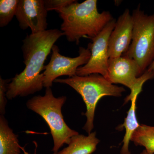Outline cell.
Listing matches in <instances>:
<instances>
[{
    "mask_svg": "<svg viewBox=\"0 0 154 154\" xmlns=\"http://www.w3.org/2000/svg\"><path fill=\"white\" fill-rule=\"evenodd\" d=\"M63 36L61 30L52 29L26 36L22 40V46L25 68L8 84V99L25 97L42 90L44 75L41 72L44 70L45 62L54 43Z\"/></svg>",
    "mask_w": 154,
    "mask_h": 154,
    "instance_id": "cell-1",
    "label": "cell"
},
{
    "mask_svg": "<svg viewBox=\"0 0 154 154\" xmlns=\"http://www.w3.org/2000/svg\"><path fill=\"white\" fill-rule=\"evenodd\" d=\"M97 4L96 0H86L82 3L76 1L56 11L62 20L60 30L68 41L78 45L82 37L94 38L113 20L108 11L99 13Z\"/></svg>",
    "mask_w": 154,
    "mask_h": 154,
    "instance_id": "cell-2",
    "label": "cell"
},
{
    "mask_svg": "<svg viewBox=\"0 0 154 154\" xmlns=\"http://www.w3.org/2000/svg\"><path fill=\"white\" fill-rule=\"evenodd\" d=\"M54 82L68 85L82 96L87 107V111L84 113L87 121L83 129L88 134L94 128L95 110L99 100L105 96L120 97L125 91L123 87L113 85L102 75L97 74L57 79Z\"/></svg>",
    "mask_w": 154,
    "mask_h": 154,
    "instance_id": "cell-3",
    "label": "cell"
},
{
    "mask_svg": "<svg viewBox=\"0 0 154 154\" xmlns=\"http://www.w3.org/2000/svg\"><path fill=\"white\" fill-rule=\"evenodd\" d=\"M66 100L65 96L55 97L51 88H48L44 96H33L26 103L28 109L40 116L49 127L53 140L54 153L57 152L65 144H68L72 137L79 134L70 128L64 119L62 107Z\"/></svg>",
    "mask_w": 154,
    "mask_h": 154,
    "instance_id": "cell-4",
    "label": "cell"
},
{
    "mask_svg": "<svg viewBox=\"0 0 154 154\" xmlns=\"http://www.w3.org/2000/svg\"><path fill=\"white\" fill-rule=\"evenodd\" d=\"M132 40L127 51L122 56L134 60L141 75L154 61V13L149 15L140 9L133 11Z\"/></svg>",
    "mask_w": 154,
    "mask_h": 154,
    "instance_id": "cell-5",
    "label": "cell"
},
{
    "mask_svg": "<svg viewBox=\"0 0 154 154\" xmlns=\"http://www.w3.org/2000/svg\"><path fill=\"white\" fill-rule=\"evenodd\" d=\"M106 79L113 84H121L129 88L131 93L125 99L128 102L133 96L140 94L143 84L149 80L154 79L152 75L146 71L141 75L136 62L126 57L109 58Z\"/></svg>",
    "mask_w": 154,
    "mask_h": 154,
    "instance_id": "cell-6",
    "label": "cell"
},
{
    "mask_svg": "<svg viewBox=\"0 0 154 154\" xmlns=\"http://www.w3.org/2000/svg\"><path fill=\"white\" fill-rule=\"evenodd\" d=\"M51 57L49 63L45 66L44 88H51L53 83L58 77L63 75L69 77L76 75L77 69L88 63L91 57V51L89 48L80 47L79 56L70 57L61 55L57 45L54 44L52 48Z\"/></svg>",
    "mask_w": 154,
    "mask_h": 154,
    "instance_id": "cell-7",
    "label": "cell"
},
{
    "mask_svg": "<svg viewBox=\"0 0 154 154\" xmlns=\"http://www.w3.org/2000/svg\"><path fill=\"white\" fill-rule=\"evenodd\" d=\"M113 19L109 22L97 36L91 38L92 42L88 45L91 57L88 63L77 69L76 75L80 76L94 74L102 75L106 79L107 75L108 60V41L110 34L115 26Z\"/></svg>",
    "mask_w": 154,
    "mask_h": 154,
    "instance_id": "cell-8",
    "label": "cell"
},
{
    "mask_svg": "<svg viewBox=\"0 0 154 154\" xmlns=\"http://www.w3.org/2000/svg\"><path fill=\"white\" fill-rule=\"evenodd\" d=\"M47 14L44 0H19L16 17L21 29L36 34L47 30Z\"/></svg>",
    "mask_w": 154,
    "mask_h": 154,
    "instance_id": "cell-9",
    "label": "cell"
},
{
    "mask_svg": "<svg viewBox=\"0 0 154 154\" xmlns=\"http://www.w3.org/2000/svg\"><path fill=\"white\" fill-rule=\"evenodd\" d=\"M134 22L132 15L127 9L119 17L108 41L109 58L120 57L127 51L132 40Z\"/></svg>",
    "mask_w": 154,
    "mask_h": 154,
    "instance_id": "cell-10",
    "label": "cell"
},
{
    "mask_svg": "<svg viewBox=\"0 0 154 154\" xmlns=\"http://www.w3.org/2000/svg\"><path fill=\"white\" fill-rule=\"evenodd\" d=\"M96 132H91L85 136L78 134L72 137L67 146L58 154H91L96 150L100 142L96 137Z\"/></svg>",
    "mask_w": 154,
    "mask_h": 154,
    "instance_id": "cell-11",
    "label": "cell"
},
{
    "mask_svg": "<svg viewBox=\"0 0 154 154\" xmlns=\"http://www.w3.org/2000/svg\"><path fill=\"white\" fill-rule=\"evenodd\" d=\"M18 137L4 116H0V154H21Z\"/></svg>",
    "mask_w": 154,
    "mask_h": 154,
    "instance_id": "cell-12",
    "label": "cell"
},
{
    "mask_svg": "<svg viewBox=\"0 0 154 154\" xmlns=\"http://www.w3.org/2000/svg\"><path fill=\"white\" fill-rule=\"evenodd\" d=\"M138 96H133L131 99V105L128 112L126 118L125 119L124 123L117 128V130H122L125 128V134L122 142L120 154H131L129 149L130 141L134 132L138 128L140 124L138 123L136 115L137 100Z\"/></svg>",
    "mask_w": 154,
    "mask_h": 154,
    "instance_id": "cell-13",
    "label": "cell"
},
{
    "mask_svg": "<svg viewBox=\"0 0 154 154\" xmlns=\"http://www.w3.org/2000/svg\"><path fill=\"white\" fill-rule=\"evenodd\" d=\"M131 141L141 146L150 154H154V126L141 124L133 134Z\"/></svg>",
    "mask_w": 154,
    "mask_h": 154,
    "instance_id": "cell-14",
    "label": "cell"
},
{
    "mask_svg": "<svg viewBox=\"0 0 154 154\" xmlns=\"http://www.w3.org/2000/svg\"><path fill=\"white\" fill-rule=\"evenodd\" d=\"M19 0L0 1V27L7 26L16 16Z\"/></svg>",
    "mask_w": 154,
    "mask_h": 154,
    "instance_id": "cell-15",
    "label": "cell"
},
{
    "mask_svg": "<svg viewBox=\"0 0 154 154\" xmlns=\"http://www.w3.org/2000/svg\"><path fill=\"white\" fill-rule=\"evenodd\" d=\"M10 80H5L0 77V113L4 116L6 112L7 103V92L8 86Z\"/></svg>",
    "mask_w": 154,
    "mask_h": 154,
    "instance_id": "cell-16",
    "label": "cell"
},
{
    "mask_svg": "<svg viewBox=\"0 0 154 154\" xmlns=\"http://www.w3.org/2000/svg\"><path fill=\"white\" fill-rule=\"evenodd\" d=\"M45 6L48 11H58L75 2V0H44Z\"/></svg>",
    "mask_w": 154,
    "mask_h": 154,
    "instance_id": "cell-17",
    "label": "cell"
},
{
    "mask_svg": "<svg viewBox=\"0 0 154 154\" xmlns=\"http://www.w3.org/2000/svg\"><path fill=\"white\" fill-rule=\"evenodd\" d=\"M148 71L151 73L152 75L153 76L154 78V61L152 64L149 66L148 68L146 70Z\"/></svg>",
    "mask_w": 154,
    "mask_h": 154,
    "instance_id": "cell-18",
    "label": "cell"
},
{
    "mask_svg": "<svg viewBox=\"0 0 154 154\" xmlns=\"http://www.w3.org/2000/svg\"><path fill=\"white\" fill-rule=\"evenodd\" d=\"M21 149H22V151L23 152H24V154H29V153L28 152H27L26 151V150H25V148H24L22 147H21ZM57 152H54V153L53 154H58V153Z\"/></svg>",
    "mask_w": 154,
    "mask_h": 154,
    "instance_id": "cell-19",
    "label": "cell"
},
{
    "mask_svg": "<svg viewBox=\"0 0 154 154\" xmlns=\"http://www.w3.org/2000/svg\"><path fill=\"white\" fill-rule=\"evenodd\" d=\"M140 154H150L145 149L143 150V152L141 153Z\"/></svg>",
    "mask_w": 154,
    "mask_h": 154,
    "instance_id": "cell-20",
    "label": "cell"
}]
</instances>
